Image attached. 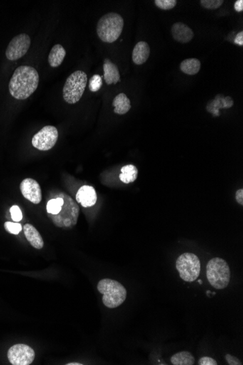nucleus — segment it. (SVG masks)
<instances>
[{"instance_id": "1", "label": "nucleus", "mask_w": 243, "mask_h": 365, "mask_svg": "<svg viewBox=\"0 0 243 365\" xmlns=\"http://www.w3.org/2000/svg\"><path fill=\"white\" fill-rule=\"evenodd\" d=\"M39 81V74L34 68L29 66L19 67L10 81V93L16 99H26L34 93Z\"/></svg>"}, {"instance_id": "2", "label": "nucleus", "mask_w": 243, "mask_h": 365, "mask_svg": "<svg viewBox=\"0 0 243 365\" xmlns=\"http://www.w3.org/2000/svg\"><path fill=\"white\" fill-rule=\"evenodd\" d=\"M56 197L63 198V204L61 210L57 214H47L56 227L66 229L72 228L78 223L80 207L76 202L66 193L59 192Z\"/></svg>"}, {"instance_id": "3", "label": "nucleus", "mask_w": 243, "mask_h": 365, "mask_svg": "<svg viewBox=\"0 0 243 365\" xmlns=\"http://www.w3.org/2000/svg\"><path fill=\"white\" fill-rule=\"evenodd\" d=\"M123 27L124 20L120 14L107 13L97 23V35L103 43H112L120 38Z\"/></svg>"}, {"instance_id": "4", "label": "nucleus", "mask_w": 243, "mask_h": 365, "mask_svg": "<svg viewBox=\"0 0 243 365\" xmlns=\"http://www.w3.org/2000/svg\"><path fill=\"white\" fill-rule=\"evenodd\" d=\"M97 289L103 294L102 301L106 307L109 309H116L126 300V289L117 281L110 279H102L98 282Z\"/></svg>"}, {"instance_id": "5", "label": "nucleus", "mask_w": 243, "mask_h": 365, "mask_svg": "<svg viewBox=\"0 0 243 365\" xmlns=\"http://www.w3.org/2000/svg\"><path fill=\"white\" fill-rule=\"evenodd\" d=\"M206 275L212 287L217 289H223L229 285L230 281V269L224 259L215 257L211 259L207 263Z\"/></svg>"}, {"instance_id": "6", "label": "nucleus", "mask_w": 243, "mask_h": 365, "mask_svg": "<svg viewBox=\"0 0 243 365\" xmlns=\"http://www.w3.org/2000/svg\"><path fill=\"white\" fill-rule=\"evenodd\" d=\"M88 83V76L83 71L75 72L67 78L63 88L65 102L70 105L78 103L83 96Z\"/></svg>"}, {"instance_id": "7", "label": "nucleus", "mask_w": 243, "mask_h": 365, "mask_svg": "<svg viewBox=\"0 0 243 365\" xmlns=\"http://www.w3.org/2000/svg\"><path fill=\"white\" fill-rule=\"evenodd\" d=\"M176 266L181 279L184 281L193 282L198 279L200 274V261L193 253H184L179 256Z\"/></svg>"}, {"instance_id": "8", "label": "nucleus", "mask_w": 243, "mask_h": 365, "mask_svg": "<svg viewBox=\"0 0 243 365\" xmlns=\"http://www.w3.org/2000/svg\"><path fill=\"white\" fill-rule=\"evenodd\" d=\"M58 139V131L53 125H47L33 136L32 145L35 148L47 151L53 148Z\"/></svg>"}, {"instance_id": "9", "label": "nucleus", "mask_w": 243, "mask_h": 365, "mask_svg": "<svg viewBox=\"0 0 243 365\" xmlns=\"http://www.w3.org/2000/svg\"><path fill=\"white\" fill-rule=\"evenodd\" d=\"M31 45V39L26 34L17 35L10 42L6 55L10 61H16L27 53Z\"/></svg>"}, {"instance_id": "10", "label": "nucleus", "mask_w": 243, "mask_h": 365, "mask_svg": "<svg viewBox=\"0 0 243 365\" xmlns=\"http://www.w3.org/2000/svg\"><path fill=\"white\" fill-rule=\"evenodd\" d=\"M8 357L13 365H29L35 358L33 348L25 344H16L8 350Z\"/></svg>"}, {"instance_id": "11", "label": "nucleus", "mask_w": 243, "mask_h": 365, "mask_svg": "<svg viewBox=\"0 0 243 365\" xmlns=\"http://www.w3.org/2000/svg\"><path fill=\"white\" fill-rule=\"evenodd\" d=\"M20 190L25 198L34 204H39L42 201V190L36 180L26 178L21 182Z\"/></svg>"}, {"instance_id": "12", "label": "nucleus", "mask_w": 243, "mask_h": 365, "mask_svg": "<svg viewBox=\"0 0 243 365\" xmlns=\"http://www.w3.org/2000/svg\"><path fill=\"white\" fill-rule=\"evenodd\" d=\"M76 201L85 208L93 207L97 202V194L94 187L84 185L76 194Z\"/></svg>"}, {"instance_id": "13", "label": "nucleus", "mask_w": 243, "mask_h": 365, "mask_svg": "<svg viewBox=\"0 0 243 365\" xmlns=\"http://www.w3.org/2000/svg\"><path fill=\"white\" fill-rule=\"evenodd\" d=\"M171 34L173 39L181 43H189L194 36L192 28L182 22L175 23L172 25Z\"/></svg>"}, {"instance_id": "14", "label": "nucleus", "mask_w": 243, "mask_h": 365, "mask_svg": "<svg viewBox=\"0 0 243 365\" xmlns=\"http://www.w3.org/2000/svg\"><path fill=\"white\" fill-rule=\"evenodd\" d=\"M103 78L107 85L117 84L120 81V74L117 65L108 58L103 62Z\"/></svg>"}, {"instance_id": "15", "label": "nucleus", "mask_w": 243, "mask_h": 365, "mask_svg": "<svg viewBox=\"0 0 243 365\" xmlns=\"http://www.w3.org/2000/svg\"><path fill=\"white\" fill-rule=\"evenodd\" d=\"M149 56H150V47L148 43L141 41L134 47L132 58L135 64H143L148 60Z\"/></svg>"}, {"instance_id": "16", "label": "nucleus", "mask_w": 243, "mask_h": 365, "mask_svg": "<svg viewBox=\"0 0 243 365\" xmlns=\"http://www.w3.org/2000/svg\"><path fill=\"white\" fill-rule=\"evenodd\" d=\"M23 232L28 242L33 248L37 249H43L44 242L43 237L40 235L39 231L37 230L31 224H26L23 226Z\"/></svg>"}, {"instance_id": "17", "label": "nucleus", "mask_w": 243, "mask_h": 365, "mask_svg": "<svg viewBox=\"0 0 243 365\" xmlns=\"http://www.w3.org/2000/svg\"><path fill=\"white\" fill-rule=\"evenodd\" d=\"M112 105L115 107L114 112L117 115H125L131 109V105L128 97L125 93H120L114 98Z\"/></svg>"}, {"instance_id": "18", "label": "nucleus", "mask_w": 243, "mask_h": 365, "mask_svg": "<svg viewBox=\"0 0 243 365\" xmlns=\"http://www.w3.org/2000/svg\"><path fill=\"white\" fill-rule=\"evenodd\" d=\"M66 56V51L61 45H54L48 56V62L52 68H58L61 64Z\"/></svg>"}, {"instance_id": "19", "label": "nucleus", "mask_w": 243, "mask_h": 365, "mask_svg": "<svg viewBox=\"0 0 243 365\" xmlns=\"http://www.w3.org/2000/svg\"><path fill=\"white\" fill-rule=\"evenodd\" d=\"M138 169L134 165H126L121 169L120 180L125 184H130L135 182L138 177Z\"/></svg>"}, {"instance_id": "20", "label": "nucleus", "mask_w": 243, "mask_h": 365, "mask_svg": "<svg viewBox=\"0 0 243 365\" xmlns=\"http://www.w3.org/2000/svg\"><path fill=\"white\" fill-rule=\"evenodd\" d=\"M201 63L197 58H188L181 63L180 69L183 73L189 75H194L199 73Z\"/></svg>"}, {"instance_id": "21", "label": "nucleus", "mask_w": 243, "mask_h": 365, "mask_svg": "<svg viewBox=\"0 0 243 365\" xmlns=\"http://www.w3.org/2000/svg\"><path fill=\"white\" fill-rule=\"evenodd\" d=\"M170 361L173 365H193L195 359L189 351H181L172 356Z\"/></svg>"}, {"instance_id": "22", "label": "nucleus", "mask_w": 243, "mask_h": 365, "mask_svg": "<svg viewBox=\"0 0 243 365\" xmlns=\"http://www.w3.org/2000/svg\"><path fill=\"white\" fill-rule=\"evenodd\" d=\"M63 204V200L61 197H56L55 198L51 199L47 204V213L51 214L59 213Z\"/></svg>"}, {"instance_id": "23", "label": "nucleus", "mask_w": 243, "mask_h": 365, "mask_svg": "<svg viewBox=\"0 0 243 365\" xmlns=\"http://www.w3.org/2000/svg\"><path fill=\"white\" fill-rule=\"evenodd\" d=\"M177 3V0H155V1L156 6L164 11H169L175 8Z\"/></svg>"}, {"instance_id": "24", "label": "nucleus", "mask_w": 243, "mask_h": 365, "mask_svg": "<svg viewBox=\"0 0 243 365\" xmlns=\"http://www.w3.org/2000/svg\"><path fill=\"white\" fill-rule=\"evenodd\" d=\"M103 85L102 78L98 75H95L90 78L89 81V89L92 92H96L101 88Z\"/></svg>"}, {"instance_id": "25", "label": "nucleus", "mask_w": 243, "mask_h": 365, "mask_svg": "<svg viewBox=\"0 0 243 365\" xmlns=\"http://www.w3.org/2000/svg\"><path fill=\"white\" fill-rule=\"evenodd\" d=\"M223 0H201L200 4L202 8L207 10H216L222 6Z\"/></svg>"}, {"instance_id": "26", "label": "nucleus", "mask_w": 243, "mask_h": 365, "mask_svg": "<svg viewBox=\"0 0 243 365\" xmlns=\"http://www.w3.org/2000/svg\"><path fill=\"white\" fill-rule=\"evenodd\" d=\"M5 228L10 234L18 235L22 230V226L18 222L14 223V222H7L5 223Z\"/></svg>"}, {"instance_id": "27", "label": "nucleus", "mask_w": 243, "mask_h": 365, "mask_svg": "<svg viewBox=\"0 0 243 365\" xmlns=\"http://www.w3.org/2000/svg\"><path fill=\"white\" fill-rule=\"evenodd\" d=\"M10 212H11L12 219L15 222H18L22 219V212L18 206H13L10 209Z\"/></svg>"}, {"instance_id": "28", "label": "nucleus", "mask_w": 243, "mask_h": 365, "mask_svg": "<svg viewBox=\"0 0 243 365\" xmlns=\"http://www.w3.org/2000/svg\"><path fill=\"white\" fill-rule=\"evenodd\" d=\"M225 359L227 361L228 364L229 365H242V361L239 359H237L235 356H232L231 354H226Z\"/></svg>"}, {"instance_id": "29", "label": "nucleus", "mask_w": 243, "mask_h": 365, "mask_svg": "<svg viewBox=\"0 0 243 365\" xmlns=\"http://www.w3.org/2000/svg\"><path fill=\"white\" fill-rule=\"evenodd\" d=\"M199 365H217V361L213 358L209 357V356H204L201 358L198 361Z\"/></svg>"}, {"instance_id": "30", "label": "nucleus", "mask_w": 243, "mask_h": 365, "mask_svg": "<svg viewBox=\"0 0 243 365\" xmlns=\"http://www.w3.org/2000/svg\"><path fill=\"white\" fill-rule=\"evenodd\" d=\"M235 199L239 205H243V189H239L235 193Z\"/></svg>"}, {"instance_id": "31", "label": "nucleus", "mask_w": 243, "mask_h": 365, "mask_svg": "<svg viewBox=\"0 0 243 365\" xmlns=\"http://www.w3.org/2000/svg\"><path fill=\"white\" fill-rule=\"evenodd\" d=\"M234 43H235V44L239 45V46H242V45H243V32H242V31H240V32L238 33V34L237 35V36H236L235 39H234Z\"/></svg>"}, {"instance_id": "32", "label": "nucleus", "mask_w": 243, "mask_h": 365, "mask_svg": "<svg viewBox=\"0 0 243 365\" xmlns=\"http://www.w3.org/2000/svg\"><path fill=\"white\" fill-rule=\"evenodd\" d=\"M234 10L237 12H242L243 11L242 0H238L234 3Z\"/></svg>"}, {"instance_id": "33", "label": "nucleus", "mask_w": 243, "mask_h": 365, "mask_svg": "<svg viewBox=\"0 0 243 365\" xmlns=\"http://www.w3.org/2000/svg\"><path fill=\"white\" fill-rule=\"evenodd\" d=\"M67 365H83V364H80V363H68V364H66Z\"/></svg>"}, {"instance_id": "34", "label": "nucleus", "mask_w": 243, "mask_h": 365, "mask_svg": "<svg viewBox=\"0 0 243 365\" xmlns=\"http://www.w3.org/2000/svg\"><path fill=\"white\" fill-rule=\"evenodd\" d=\"M199 284H202V280H200V279H199Z\"/></svg>"}]
</instances>
